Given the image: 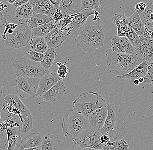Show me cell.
Wrapping results in <instances>:
<instances>
[{"instance_id": "obj_29", "label": "cell", "mask_w": 153, "mask_h": 150, "mask_svg": "<svg viewBox=\"0 0 153 150\" xmlns=\"http://www.w3.org/2000/svg\"><path fill=\"white\" fill-rule=\"evenodd\" d=\"M103 8L102 0H82L81 10L86 9L92 10H95L101 17Z\"/></svg>"}, {"instance_id": "obj_21", "label": "cell", "mask_w": 153, "mask_h": 150, "mask_svg": "<svg viewBox=\"0 0 153 150\" xmlns=\"http://www.w3.org/2000/svg\"><path fill=\"white\" fill-rule=\"evenodd\" d=\"M149 62L143 61L134 69L127 74L122 75H115L117 78L134 80H138L140 77H144L147 73Z\"/></svg>"}, {"instance_id": "obj_45", "label": "cell", "mask_w": 153, "mask_h": 150, "mask_svg": "<svg viewBox=\"0 0 153 150\" xmlns=\"http://www.w3.org/2000/svg\"><path fill=\"white\" fill-rule=\"evenodd\" d=\"M100 141H101L102 144H107L110 141H111L109 137L106 134H102L101 135V137H100Z\"/></svg>"}, {"instance_id": "obj_3", "label": "cell", "mask_w": 153, "mask_h": 150, "mask_svg": "<svg viewBox=\"0 0 153 150\" xmlns=\"http://www.w3.org/2000/svg\"><path fill=\"white\" fill-rule=\"evenodd\" d=\"M108 116L104 126L100 131L101 134L109 137L111 142L121 139L125 134L126 117L117 106L107 103Z\"/></svg>"}, {"instance_id": "obj_17", "label": "cell", "mask_w": 153, "mask_h": 150, "mask_svg": "<svg viewBox=\"0 0 153 150\" xmlns=\"http://www.w3.org/2000/svg\"><path fill=\"white\" fill-rule=\"evenodd\" d=\"M66 88L63 80H59L52 88L43 94V101L48 103L57 102L63 96L65 92Z\"/></svg>"}, {"instance_id": "obj_30", "label": "cell", "mask_w": 153, "mask_h": 150, "mask_svg": "<svg viewBox=\"0 0 153 150\" xmlns=\"http://www.w3.org/2000/svg\"><path fill=\"white\" fill-rule=\"evenodd\" d=\"M44 58L41 62V64L45 69L49 70V69L52 67L57 58V53L55 50L48 48L47 50L44 52Z\"/></svg>"}, {"instance_id": "obj_38", "label": "cell", "mask_w": 153, "mask_h": 150, "mask_svg": "<svg viewBox=\"0 0 153 150\" xmlns=\"http://www.w3.org/2000/svg\"><path fill=\"white\" fill-rule=\"evenodd\" d=\"M7 144V136L6 131L0 129V150L4 148Z\"/></svg>"}, {"instance_id": "obj_6", "label": "cell", "mask_w": 153, "mask_h": 150, "mask_svg": "<svg viewBox=\"0 0 153 150\" xmlns=\"http://www.w3.org/2000/svg\"><path fill=\"white\" fill-rule=\"evenodd\" d=\"M107 105L103 97L94 92H84L72 103L73 109L88 118L91 113Z\"/></svg>"}, {"instance_id": "obj_9", "label": "cell", "mask_w": 153, "mask_h": 150, "mask_svg": "<svg viewBox=\"0 0 153 150\" xmlns=\"http://www.w3.org/2000/svg\"><path fill=\"white\" fill-rule=\"evenodd\" d=\"M40 78L17 76L15 81V90L17 94L24 99L36 97Z\"/></svg>"}, {"instance_id": "obj_20", "label": "cell", "mask_w": 153, "mask_h": 150, "mask_svg": "<svg viewBox=\"0 0 153 150\" xmlns=\"http://www.w3.org/2000/svg\"><path fill=\"white\" fill-rule=\"evenodd\" d=\"M82 0H62L59 9L63 16L76 14L81 11Z\"/></svg>"}, {"instance_id": "obj_8", "label": "cell", "mask_w": 153, "mask_h": 150, "mask_svg": "<svg viewBox=\"0 0 153 150\" xmlns=\"http://www.w3.org/2000/svg\"><path fill=\"white\" fill-rule=\"evenodd\" d=\"M3 100L8 105L13 106L20 111L22 118V131L26 134L33 129V118L31 113L28 108L22 103L19 96L14 94H9L4 98Z\"/></svg>"}, {"instance_id": "obj_11", "label": "cell", "mask_w": 153, "mask_h": 150, "mask_svg": "<svg viewBox=\"0 0 153 150\" xmlns=\"http://www.w3.org/2000/svg\"><path fill=\"white\" fill-rule=\"evenodd\" d=\"M62 25L58 26L44 37L48 47L56 49L61 46L68 36L71 34L73 28L67 26L64 28H61Z\"/></svg>"}, {"instance_id": "obj_1", "label": "cell", "mask_w": 153, "mask_h": 150, "mask_svg": "<svg viewBox=\"0 0 153 150\" xmlns=\"http://www.w3.org/2000/svg\"><path fill=\"white\" fill-rule=\"evenodd\" d=\"M2 24L1 36L2 42L8 47L19 49L29 43L31 37V29L25 21L12 16L7 10L0 14Z\"/></svg>"}, {"instance_id": "obj_33", "label": "cell", "mask_w": 153, "mask_h": 150, "mask_svg": "<svg viewBox=\"0 0 153 150\" xmlns=\"http://www.w3.org/2000/svg\"><path fill=\"white\" fill-rule=\"evenodd\" d=\"M58 67L57 71V74L61 80H64L68 76L70 70L68 66V62L63 64L61 62H57V63Z\"/></svg>"}, {"instance_id": "obj_18", "label": "cell", "mask_w": 153, "mask_h": 150, "mask_svg": "<svg viewBox=\"0 0 153 150\" xmlns=\"http://www.w3.org/2000/svg\"><path fill=\"white\" fill-rule=\"evenodd\" d=\"M108 114L107 107L98 109L91 113L88 117L91 127L100 131L104 126Z\"/></svg>"}, {"instance_id": "obj_10", "label": "cell", "mask_w": 153, "mask_h": 150, "mask_svg": "<svg viewBox=\"0 0 153 150\" xmlns=\"http://www.w3.org/2000/svg\"><path fill=\"white\" fill-rule=\"evenodd\" d=\"M101 135L100 131L90 127L82 131L76 137L74 140V145L82 149L89 148L102 150Z\"/></svg>"}, {"instance_id": "obj_46", "label": "cell", "mask_w": 153, "mask_h": 150, "mask_svg": "<svg viewBox=\"0 0 153 150\" xmlns=\"http://www.w3.org/2000/svg\"><path fill=\"white\" fill-rule=\"evenodd\" d=\"M57 9H59L62 0H48Z\"/></svg>"}, {"instance_id": "obj_52", "label": "cell", "mask_w": 153, "mask_h": 150, "mask_svg": "<svg viewBox=\"0 0 153 150\" xmlns=\"http://www.w3.org/2000/svg\"><path fill=\"white\" fill-rule=\"evenodd\" d=\"M37 148H25L23 149L22 150H33L34 149H36Z\"/></svg>"}, {"instance_id": "obj_31", "label": "cell", "mask_w": 153, "mask_h": 150, "mask_svg": "<svg viewBox=\"0 0 153 150\" xmlns=\"http://www.w3.org/2000/svg\"><path fill=\"white\" fill-rule=\"evenodd\" d=\"M139 14L145 28L153 31V10L147 6L146 9Z\"/></svg>"}, {"instance_id": "obj_36", "label": "cell", "mask_w": 153, "mask_h": 150, "mask_svg": "<svg viewBox=\"0 0 153 150\" xmlns=\"http://www.w3.org/2000/svg\"><path fill=\"white\" fill-rule=\"evenodd\" d=\"M111 144L115 150H129L128 144L127 141L121 138L111 142Z\"/></svg>"}, {"instance_id": "obj_23", "label": "cell", "mask_w": 153, "mask_h": 150, "mask_svg": "<svg viewBox=\"0 0 153 150\" xmlns=\"http://www.w3.org/2000/svg\"><path fill=\"white\" fill-rule=\"evenodd\" d=\"M61 24H62V21L57 22L53 21L38 27L31 29V36L44 37L52 31L53 30L56 28Z\"/></svg>"}, {"instance_id": "obj_49", "label": "cell", "mask_w": 153, "mask_h": 150, "mask_svg": "<svg viewBox=\"0 0 153 150\" xmlns=\"http://www.w3.org/2000/svg\"><path fill=\"white\" fill-rule=\"evenodd\" d=\"M134 84L135 86H137L139 85L140 83L138 80H134Z\"/></svg>"}, {"instance_id": "obj_14", "label": "cell", "mask_w": 153, "mask_h": 150, "mask_svg": "<svg viewBox=\"0 0 153 150\" xmlns=\"http://www.w3.org/2000/svg\"><path fill=\"white\" fill-rule=\"evenodd\" d=\"M61 80L57 73L50 71L40 78L36 96L42 97L48 90Z\"/></svg>"}, {"instance_id": "obj_54", "label": "cell", "mask_w": 153, "mask_h": 150, "mask_svg": "<svg viewBox=\"0 0 153 150\" xmlns=\"http://www.w3.org/2000/svg\"><path fill=\"white\" fill-rule=\"evenodd\" d=\"M0 1L2 2H6L7 1V0H0Z\"/></svg>"}, {"instance_id": "obj_42", "label": "cell", "mask_w": 153, "mask_h": 150, "mask_svg": "<svg viewBox=\"0 0 153 150\" xmlns=\"http://www.w3.org/2000/svg\"><path fill=\"white\" fill-rule=\"evenodd\" d=\"M63 17L64 16H63V14H62V11L59 9H57L53 15V21L57 22L60 21H62Z\"/></svg>"}, {"instance_id": "obj_47", "label": "cell", "mask_w": 153, "mask_h": 150, "mask_svg": "<svg viewBox=\"0 0 153 150\" xmlns=\"http://www.w3.org/2000/svg\"><path fill=\"white\" fill-rule=\"evenodd\" d=\"M67 150H83V149L81 147L75 146L74 144L72 146L69 147Z\"/></svg>"}, {"instance_id": "obj_43", "label": "cell", "mask_w": 153, "mask_h": 150, "mask_svg": "<svg viewBox=\"0 0 153 150\" xmlns=\"http://www.w3.org/2000/svg\"><path fill=\"white\" fill-rule=\"evenodd\" d=\"M28 2H29V0H16L15 2L12 5L14 7L17 8Z\"/></svg>"}, {"instance_id": "obj_16", "label": "cell", "mask_w": 153, "mask_h": 150, "mask_svg": "<svg viewBox=\"0 0 153 150\" xmlns=\"http://www.w3.org/2000/svg\"><path fill=\"white\" fill-rule=\"evenodd\" d=\"M92 15H94L93 21L100 20V16L95 10L88 9L82 10L76 14L71 22L68 26L73 28H82L88 21V17Z\"/></svg>"}, {"instance_id": "obj_40", "label": "cell", "mask_w": 153, "mask_h": 150, "mask_svg": "<svg viewBox=\"0 0 153 150\" xmlns=\"http://www.w3.org/2000/svg\"><path fill=\"white\" fill-rule=\"evenodd\" d=\"M76 14H71V15L63 17V18L62 21V25L61 28H64L69 25L73 19L74 18Z\"/></svg>"}, {"instance_id": "obj_55", "label": "cell", "mask_w": 153, "mask_h": 150, "mask_svg": "<svg viewBox=\"0 0 153 150\" xmlns=\"http://www.w3.org/2000/svg\"><path fill=\"white\" fill-rule=\"evenodd\" d=\"M33 150H41L40 148H36V149H34Z\"/></svg>"}, {"instance_id": "obj_2", "label": "cell", "mask_w": 153, "mask_h": 150, "mask_svg": "<svg viewBox=\"0 0 153 150\" xmlns=\"http://www.w3.org/2000/svg\"><path fill=\"white\" fill-rule=\"evenodd\" d=\"M87 21L82 28H75L72 36L76 45L84 51L92 52L103 46L105 34L100 20Z\"/></svg>"}, {"instance_id": "obj_35", "label": "cell", "mask_w": 153, "mask_h": 150, "mask_svg": "<svg viewBox=\"0 0 153 150\" xmlns=\"http://www.w3.org/2000/svg\"><path fill=\"white\" fill-rule=\"evenodd\" d=\"M25 55L29 60L37 62H41L44 58V53H40L30 50Z\"/></svg>"}, {"instance_id": "obj_41", "label": "cell", "mask_w": 153, "mask_h": 150, "mask_svg": "<svg viewBox=\"0 0 153 150\" xmlns=\"http://www.w3.org/2000/svg\"><path fill=\"white\" fill-rule=\"evenodd\" d=\"M147 7V4L145 3L141 2L139 3H136L135 5L134 9L135 12H137L138 14L143 12Z\"/></svg>"}, {"instance_id": "obj_53", "label": "cell", "mask_w": 153, "mask_h": 150, "mask_svg": "<svg viewBox=\"0 0 153 150\" xmlns=\"http://www.w3.org/2000/svg\"><path fill=\"white\" fill-rule=\"evenodd\" d=\"M83 149V150H94L95 149L89 148H84V149Z\"/></svg>"}, {"instance_id": "obj_4", "label": "cell", "mask_w": 153, "mask_h": 150, "mask_svg": "<svg viewBox=\"0 0 153 150\" xmlns=\"http://www.w3.org/2000/svg\"><path fill=\"white\" fill-rule=\"evenodd\" d=\"M137 55L113 52L106 61L107 70L115 75H122L130 72L143 62Z\"/></svg>"}, {"instance_id": "obj_19", "label": "cell", "mask_w": 153, "mask_h": 150, "mask_svg": "<svg viewBox=\"0 0 153 150\" xmlns=\"http://www.w3.org/2000/svg\"><path fill=\"white\" fill-rule=\"evenodd\" d=\"M43 137L42 134L39 133H28L20 140L19 150L25 148H40Z\"/></svg>"}, {"instance_id": "obj_7", "label": "cell", "mask_w": 153, "mask_h": 150, "mask_svg": "<svg viewBox=\"0 0 153 150\" xmlns=\"http://www.w3.org/2000/svg\"><path fill=\"white\" fill-rule=\"evenodd\" d=\"M12 66L17 76L41 78L50 72L43 67L41 62L31 61L25 54L14 61Z\"/></svg>"}, {"instance_id": "obj_34", "label": "cell", "mask_w": 153, "mask_h": 150, "mask_svg": "<svg viewBox=\"0 0 153 150\" xmlns=\"http://www.w3.org/2000/svg\"><path fill=\"white\" fill-rule=\"evenodd\" d=\"M112 21L113 23L117 27L123 24L128 23L127 17L122 12H119L115 14L114 16L112 18Z\"/></svg>"}, {"instance_id": "obj_37", "label": "cell", "mask_w": 153, "mask_h": 150, "mask_svg": "<svg viewBox=\"0 0 153 150\" xmlns=\"http://www.w3.org/2000/svg\"><path fill=\"white\" fill-rule=\"evenodd\" d=\"M143 78L144 83L153 86V63H149L147 73Z\"/></svg>"}, {"instance_id": "obj_27", "label": "cell", "mask_w": 153, "mask_h": 150, "mask_svg": "<svg viewBox=\"0 0 153 150\" xmlns=\"http://www.w3.org/2000/svg\"><path fill=\"white\" fill-rule=\"evenodd\" d=\"M33 14L32 6L29 2L17 7L15 11V18L24 21L30 19Z\"/></svg>"}, {"instance_id": "obj_26", "label": "cell", "mask_w": 153, "mask_h": 150, "mask_svg": "<svg viewBox=\"0 0 153 150\" xmlns=\"http://www.w3.org/2000/svg\"><path fill=\"white\" fill-rule=\"evenodd\" d=\"M7 136L8 147L7 150H14L19 140L20 127H8L6 129Z\"/></svg>"}, {"instance_id": "obj_12", "label": "cell", "mask_w": 153, "mask_h": 150, "mask_svg": "<svg viewBox=\"0 0 153 150\" xmlns=\"http://www.w3.org/2000/svg\"><path fill=\"white\" fill-rule=\"evenodd\" d=\"M111 48L113 52L137 55L134 47L126 37L114 36L112 38Z\"/></svg>"}, {"instance_id": "obj_48", "label": "cell", "mask_w": 153, "mask_h": 150, "mask_svg": "<svg viewBox=\"0 0 153 150\" xmlns=\"http://www.w3.org/2000/svg\"><path fill=\"white\" fill-rule=\"evenodd\" d=\"M147 4V7H149L150 9L153 10V0H149Z\"/></svg>"}, {"instance_id": "obj_5", "label": "cell", "mask_w": 153, "mask_h": 150, "mask_svg": "<svg viewBox=\"0 0 153 150\" xmlns=\"http://www.w3.org/2000/svg\"><path fill=\"white\" fill-rule=\"evenodd\" d=\"M88 118L76 110H67L62 122V131L65 136L74 140L81 132L90 128Z\"/></svg>"}, {"instance_id": "obj_50", "label": "cell", "mask_w": 153, "mask_h": 150, "mask_svg": "<svg viewBox=\"0 0 153 150\" xmlns=\"http://www.w3.org/2000/svg\"><path fill=\"white\" fill-rule=\"evenodd\" d=\"M7 2L9 3L10 4H13L15 2L16 0H7Z\"/></svg>"}, {"instance_id": "obj_24", "label": "cell", "mask_w": 153, "mask_h": 150, "mask_svg": "<svg viewBox=\"0 0 153 150\" xmlns=\"http://www.w3.org/2000/svg\"><path fill=\"white\" fill-rule=\"evenodd\" d=\"M127 20L132 28L139 37H144L145 26L142 22L139 14L135 12L130 17H127Z\"/></svg>"}, {"instance_id": "obj_13", "label": "cell", "mask_w": 153, "mask_h": 150, "mask_svg": "<svg viewBox=\"0 0 153 150\" xmlns=\"http://www.w3.org/2000/svg\"><path fill=\"white\" fill-rule=\"evenodd\" d=\"M140 43L134 47L136 55L143 61L153 63V41L144 37H140Z\"/></svg>"}, {"instance_id": "obj_57", "label": "cell", "mask_w": 153, "mask_h": 150, "mask_svg": "<svg viewBox=\"0 0 153 150\" xmlns=\"http://www.w3.org/2000/svg\"><path fill=\"white\" fill-rule=\"evenodd\" d=\"M94 150H99V149H95Z\"/></svg>"}, {"instance_id": "obj_56", "label": "cell", "mask_w": 153, "mask_h": 150, "mask_svg": "<svg viewBox=\"0 0 153 150\" xmlns=\"http://www.w3.org/2000/svg\"><path fill=\"white\" fill-rule=\"evenodd\" d=\"M152 118H153V114H152Z\"/></svg>"}, {"instance_id": "obj_32", "label": "cell", "mask_w": 153, "mask_h": 150, "mask_svg": "<svg viewBox=\"0 0 153 150\" xmlns=\"http://www.w3.org/2000/svg\"><path fill=\"white\" fill-rule=\"evenodd\" d=\"M125 37L128 39L130 43L134 47L137 46L140 44V41L139 36L132 28L129 24L128 26V30L125 34Z\"/></svg>"}, {"instance_id": "obj_51", "label": "cell", "mask_w": 153, "mask_h": 150, "mask_svg": "<svg viewBox=\"0 0 153 150\" xmlns=\"http://www.w3.org/2000/svg\"><path fill=\"white\" fill-rule=\"evenodd\" d=\"M138 80L139 82L140 83L144 82V78H143V77H140V78H139Z\"/></svg>"}, {"instance_id": "obj_25", "label": "cell", "mask_w": 153, "mask_h": 150, "mask_svg": "<svg viewBox=\"0 0 153 150\" xmlns=\"http://www.w3.org/2000/svg\"><path fill=\"white\" fill-rule=\"evenodd\" d=\"M53 21V18L46 14H33L30 19L25 21L31 29Z\"/></svg>"}, {"instance_id": "obj_28", "label": "cell", "mask_w": 153, "mask_h": 150, "mask_svg": "<svg viewBox=\"0 0 153 150\" xmlns=\"http://www.w3.org/2000/svg\"><path fill=\"white\" fill-rule=\"evenodd\" d=\"M29 44L30 50L40 53H44L48 48L44 37H31Z\"/></svg>"}, {"instance_id": "obj_15", "label": "cell", "mask_w": 153, "mask_h": 150, "mask_svg": "<svg viewBox=\"0 0 153 150\" xmlns=\"http://www.w3.org/2000/svg\"><path fill=\"white\" fill-rule=\"evenodd\" d=\"M33 10V14H46L53 18L57 10L48 0H29Z\"/></svg>"}, {"instance_id": "obj_44", "label": "cell", "mask_w": 153, "mask_h": 150, "mask_svg": "<svg viewBox=\"0 0 153 150\" xmlns=\"http://www.w3.org/2000/svg\"><path fill=\"white\" fill-rule=\"evenodd\" d=\"M102 150H115L113 146H112L111 142L110 141L107 144H102Z\"/></svg>"}, {"instance_id": "obj_39", "label": "cell", "mask_w": 153, "mask_h": 150, "mask_svg": "<svg viewBox=\"0 0 153 150\" xmlns=\"http://www.w3.org/2000/svg\"><path fill=\"white\" fill-rule=\"evenodd\" d=\"M129 23L123 24L117 27V36L119 37H126L125 34L128 30Z\"/></svg>"}, {"instance_id": "obj_22", "label": "cell", "mask_w": 153, "mask_h": 150, "mask_svg": "<svg viewBox=\"0 0 153 150\" xmlns=\"http://www.w3.org/2000/svg\"><path fill=\"white\" fill-rule=\"evenodd\" d=\"M40 149L41 150H65L59 138L51 134L43 136Z\"/></svg>"}]
</instances>
